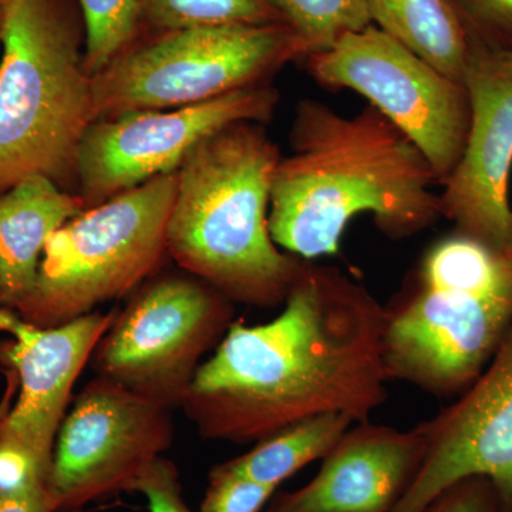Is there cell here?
<instances>
[{"label": "cell", "mask_w": 512, "mask_h": 512, "mask_svg": "<svg viewBox=\"0 0 512 512\" xmlns=\"http://www.w3.org/2000/svg\"><path fill=\"white\" fill-rule=\"evenodd\" d=\"M279 94L269 83L192 106L130 111L90 124L76 158L79 197L97 207L158 175L175 173L192 150L232 124H266Z\"/></svg>", "instance_id": "obj_10"}, {"label": "cell", "mask_w": 512, "mask_h": 512, "mask_svg": "<svg viewBox=\"0 0 512 512\" xmlns=\"http://www.w3.org/2000/svg\"><path fill=\"white\" fill-rule=\"evenodd\" d=\"M424 440L419 471L390 512H421L471 477L490 481L501 512L512 511V322L480 376L460 399L417 424Z\"/></svg>", "instance_id": "obj_12"}, {"label": "cell", "mask_w": 512, "mask_h": 512, "mask_svg": "<svg viewBox=\"0 0 512 512\" xmlns=\"http://www.w3.org/2000/svg\"><path fill=\"white\" fill-rule=\"evenodd\" d=\"M353 424L355 420L342 413L298 421L258 441L248 453L225 464L259 483L279 487L308 464L328 456Z\"/></svg>", "instance_id": "obj_18"}, {"label": "cell", "mask_w": 512, "mask_h": 512, "mask_svg": "<svg viewBox=\"0 0 512 512\" xmlns=\"http://www.w3.org/2000/svg\"><path fill=\"white\" fill-rule=\"evenodd\" d=\"M79 3L84 25V69L94 77L140 39V10L137 0Z\"/></svg>", "instance_id": "obj_21"}, {"label": "cell", "mask_w": 512, "mask_h": 512, "mask_svg": "<svg viewBox=\"0 0 512 512\" xmlns=\"http://www.w3.org/2000/svg\"><path fill=\"white\" fill-rule=\"evenodd\" d=\"M471 39L495 50L512 52V0H448Z\"/></svg>", "instance_id": "obj_23"}, {"label": "cell", "mask_w": 512, "mask_h": 512, "mask_svg": "<svg viewBox=\"0 0 512 512\" xmlns=\"http://www.w3.org/2000/svg\"><path fill=\"white\" fill-rule=\"evenodd\" d=\"M417 427L353 424L308 484L278 495L266 512H390L421 466Z\"/></svg>", "instance_id": "obj_15"}, {"label": "cell", "mask_w": 512, "mask_h": 512, "mask_svg": "<svg viewBox=\"0 0 512 512\" xmlns=\"http://www.w3.org/2000/svg\"><path fill=\"white\" fill-rule=\"evenodd\" d=\"M119 311L92 312L55 328H37L9 308H0V330L12 342L0 345V362L18 376L20 394L0 430L2 439L28 448L52 467L56 433L77 377Z\"/></svg>", "instance_id": "obj_14"}, {"label": "cell", "mask_w": 512, "mask_h": 512, "mask_svg": "<svg viewBox=\"0 0 512 512\" xmlns=\"http://www.w3.org/2000/svg\"><path fill=\"white\" fill-rule=\"evenodd\" d=\"M6 3L8 0H0V40H2L3 26H5Z\"/></svg>", "instance_id": "obj_29"}, {"label": "cell", "mask_w": 512, "mask_h": 512, "mask_svg": "<svg viewBox=\"0 0 512 512\" xmlns=\"http://www.w3.org/2000/svg\"><path fill=\"white\" fill-rule=\"evenodd\" d=\"M6 375H8V389H6L5 397H3L2 403H0V430H2L6 417H8L10 412V399H12L16 386H18V376H16L13 370L9 369Z\"/></svg>", "instance_id": "obj_28"}, {"label": "cell", "mask_w": 512, "mask_h": 512, "mask_svg": "<svg viewBox=\"0 0 512 512\" xmlns=\"http://www.w3.org/2000/svg\"><path fill=\"white\" fill-rule=\"evenodd\" d=\"M464 86L470 127L460 161L441 185V217L461 234L512 249V52L473 40Z\"/></svg>", "instance_id": "obj_13"}, {"label": "cell", "mask_w": 512, "mask_h": 512, "mask_svg": "<svg viewBox=\"0 0 512 512\" xmlns=\"http://www.w3.org/2000/svg\"><path fill=\"white\" fill-rule=\"evenodd\" d=\"M84 210L79 195L45 177L0 192V308L15 309L32 292L47 239Z\"/></svg>", "instance_id": "obj_16"}, {"label": "cell", "mask_w": 512, "mask_h": 512, "mask_svg": "<svg viewBox=\"0 0 512 512\" xmlns=\"http://www.w3.org/2000/svg\"><path fill=\"white\" fill-rule=\"evenodd\" d=\"M313 80L326 89L362 94L419 148L440 185L453 173L470 127V100L454 82L375 25L343 36L305 57Z\"/></svg>", "instance_id": "obj_9"}, {"label": "cell", "mask_w": 512, "mask_h": 512, "mask_svg": "<svg viewBox=\"0 0 512 512\" xmlns=\"http://www.w3.org/2000/svg\"><path fill=\"white\" fill-rule=\"evenodd\" d=\"M0 43V192L32 177L64 190L94 123L84 30L67 0H8Z\"/></svg>", "instance_id": "obj_5"}, {"label": "cell", "mask_w": 512, "mask_h": 512, "mask_svg": "<svg viewBox=\"0 0 512 512\" xmlns=\"http://www.w3.org/2000/svg\"><path fill=\"white\" fill-rule=\"evenodd\" d=\"M421 512H501L497 491L481 477L451 485Z\"/></svg>", "instance_id": "obj_26"}, {"label": "cell", "mask_w": 512, "mask_h": 512, "mask_svg": "<svg viewBox=\"0 0 512 512\" xmlns=\"http://www.w3.org/2000/svg\"><path fill=\"white\" fill-rule=\"evenodd\" d=\"M168 407L96 377L63 419L47 495L53 512H74L120 491L173 443Z\"/></svg>", "instance_id": "obj_11"}, {"label": "cell", "mask_w": 512, "mask_h": 512, "mask_svg": "<svg viewBox=\"0 0 512 512\" xmlns=\"http://www.w3.org/2000/svg\"><path fill=\"white\" fill-rule=\"evenodd\" d=\"M301 43L303 59L372 25L367 0H271Z\"/></svg>", "instance_id": "obj_20"}, {"label": "cell", "mask_w": 512, "mask_h": 512, "mask_svg": "<svg viewBox=\"0 0 512 512\" xmlns=\"http://www.w3.org/2000/svg\"><path fill=\"white\" fill-rule=\"evenodd\" d=\"M234 313V302L190 274L146 282L97 343V377L168 409L180 406Z\"/></svg>", "instance_id": "obj_8"}, {"label": "cell", "mask_w": 512, "mask_h": 512, "mask_svg": "<svg viewBox=\"0 0 512 512\" xmlns=\"http://www.w3.org/2000/svg\"><path fill=\"white\" fill-rule=\"evenodd\" d=\"M141 26L154 33L285 23L271 0H137Z\"/></svg>", "instance_id": "obj_19"}, {"label": "cell", "mask_w": 512, "mask_h": 512, "mask_svg": "<svg viewBox=\"0 0 512 512\" xmlns=\"http://www.w3.org/2000/svg\"><path fill=\"white\" fill-rule=\"evenodd\" d=\"M276 488L239 474L222 463L212 468L200 512H261L274 497Z\"/></svg>", "instance_id": "obj_22"}, {"label": "cell", "mask_w": 512, "mask_h": 512, "mask_svg": "<svg viewBox=\"0 0 512 512\" xmlns=\"http://www.w3.org/2000/svg\"><path fill=\"white\" fill-rule=\"evenodd\" d=\"M278 147L262 124H232L178 168L167 254L234 303L284 305L305 261L279 251L268 228Z\"/></svg>", "instance_id": "obj_3"}, {"label": "cell", "mask_w": 512, "mask_h": 512, "mask_svg": "<svg viewBox=\"0 0 512 512\" xmlns=\"http://www.w3.org/2000/svg\"><path fill=\"white\" fill-rule=\"evenodd\" d=\"M512 322V249L454 231L421 256L384 306L389 382L436 396L463 393L493 359Z\"/></svg>", "instance_id": "obj_4"}, {"label": "cell", "mask_w": 512, "mask_h": 512, "mask_svg": "<svg viewBox=\"0 0 512 512\" xmlns=\"http://www.w3.org/2000/svg\"><path fill=\"white\" fill-rule=\"evenodd\" d=\"M133 491L146 497L148 512H192L185 503L180 473L167 458L158 457L138 478Z\"/></svg>", "instance_id": "obj_24"}, {"label": "cell", "mask_w": 512, "mask_h": 512, "mask_svg": "<svg viewBox=\"0 0 512 512\" xmlns=\"http://www.w3.org/2000/svg\"><path fill=\"white\" fill-rule=\"evenodd\" d=\"M291 148L276 165L268 228L279 248L303 261L339 254L359 215H372L392 239L413 237L441 217L429 161L370 104L343 116L322 101L302 100Z\"/></svg>", "instance_id": "obj_2"}, {"label": "cell", "mask_w": 512, "mask_h": 512, "mask_svg": "<svg viewBox=\"0 0 512 512\" xmlns=\"http://www.w3.org/2000/svg\"><path fill=\"white\" fill-rule=\"evenodd\" d=\"M384 306L332 266L305 261L271 322L229 326L180 406L202 437L258 443L298 421L370 420L387 399Z\"/></svg>", "instance_id": "obj_1"}, {"label": "cell", "mask_w": 512, "mask_h": 512, "mask_svg": "<svg viewBox=\"0 0 512 512\" xmlns=\"http://www.w3.org/2000/svg\"><path fill=\"white\" fill-rule=\"evenodd\" d=\"M178 175H158L86 208L47 239L32 292L13 311L37 328L82 318L156 274Z\"/></svg>", "instance_id": "obj_6"}, {"label": "cell", "mask_w": 512, "mask_h": 512, "mask_svg": "<svg viewBox=\"0 0 512 512\" xmlns=\"http://www.w3.org/2000/svg\"><path fill=\"white\" fill-rule=\"evenodd\" d=\"M0 512H53L46 485L20 493H0Z\"/></svg>", "instance_id": "obj_27"}, {"label": "cell", "mask_w": 512, "mask_h": 512, "mask_svg": "<svg viewBox=\"0 0 512 512\" xmlns=\"http://www.w3.org/2000/svg\"><path fill=\"white\" fill-rule=\"evenodd\" d=\"M296 59L301 43L286 23L153 33L92 77L94 121L204 103L268 83Z\"/></svg>", "instance_id": "obj_7"}, {"label": "cell", "mask_w": 512, "mask_h": 512, "mask_svg": "<svg viewBox=\"0 0 512 512\" xmlns=\"http://www.w3.org/2000/svg\"><path fill=\"white\" fill-rule=\"evenodd\" d=\"M372 25L464 84L473 39L448 0H367Z\"/></svg>", "instance_id": "obj_17"}, {"label": "cell", "mask_w": 512, "mask_h": 512, "mask_svg": "<svg viewBox=\"0 0 512 512\" xmlns=\"http://www.w3.org/2000/svg\"><path fill=\"white\" fill-rule=\"evenodd\" d=\"M512 512V511H511Z\"/></svg>", "instance_id": "obj_30"}, {"label": "cell", "mask_w": 512, "mask_h": 512, "mask_svg": "<svg viewBox=\"0 0 512 512\" xmlns=\"http://www.w3.org/2000/svg\"><path fill=\"white\" fill-rule=\"evenodd\" d=\"M50 468L28 448L0 437V493H20L47 484Z\"/></svg>", "instance_id": "obj_25"}]
</instances>
